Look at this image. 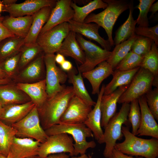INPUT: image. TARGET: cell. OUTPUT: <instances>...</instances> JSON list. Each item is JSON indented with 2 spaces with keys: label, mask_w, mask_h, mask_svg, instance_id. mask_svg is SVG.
<instances>
[{
  "label": "cell",
  "mask_w": 158,
  "mask_h": 158,
  "mask_svg": "<svg viewBox=\"0 0 158 158\" xmlns=\"http://www.w3.org/2000/svg\"><path fill=\"white\" fill-rule=\"evenodd\" d=\"M74 95L72 86L66 87L54 96L48 98L42 107L37 109L41 125L44 130L60 122L61 116Z\"/></svg>",
  "instance_id": "cell-1"
},
{
  "label": "cell",
  "mask_w": 158,
  "mask_h": 158,
  "mask_svg": "<svg viewBox=\"0 0 158 158\" xmlns=\"http://www.w3.org/2000/svg\"><path fill=\"white\" fill-rule=\"evenodd\" d=\"M129 130V126H122V132L125 140L121 143H116L114 147L125 154L145 158H157L158 139L138 138L133 135Z\"/></svg>",
  "instance_id": "cell-2"
},
{
  "label": "cell",
  "mask_w": 158,
  "mask_h": 158,
  "mask_svg": "<svg viewBox=\"0 0 158 158\" xmlns=\"http://www.w3.org/2000/svg\"><path fill=\"white\" fill-rule=\"evenodd\" d=\"M45 131L48 136L63 133L71 135L75 141L74 156L85 154L88 149L93 148L96 146L94 141H87V138L93 137L94 136L91 130L84 123L60 122Z\"/></svg>",
  "instance_id": "cell-3"
},
{
  "label": "cell",
  "mask_w": 158,
  "mask_h": 158,
  "mask_svg": "<svg viewBox=\"0 0 158 158\" xmlns=\"http://www.w3.org/2000/svg\"><path fill=\"white\" fill-rule=\"evenodd\" d=\"M107 4L105 9L97 14L91 13L85 18L84 23L94 22L103 28L106 32L111 47L114 46L112 38L113 27L120 15L129 9L130 1L126 0H104Z\"/></svg>",
  "instance_id": "cell-4"
},
{
  "label": "cell",
  "mask_w": 158,
  "mask_h": 158,
  "mask_svg": "<svg viewBox=\"0 0 158 158\" xmlns=\"http://www.w3.org/2000/svg\"><path fill=\"white\" fill-rule=\"evenodd\" d=\"M122 104L119 111L115 114L104 128L103 143H105V145L103 155L105 158H109L111 155L117 141L122 139L123 125L129 126L130 124L128 119L130 104L125 103Z\"/></svg>",
  "instance_id": "cell-5"
},
{
  "label": "cell",
  "mask_w": 158,
  "mask_h": 158,
  "mask_svg": "<svg viewBox=\"0 0 158 158\" xmlns=\"http://www.w3.org/2000/svg\"><path fill=\"white\" fill-rule=\"evenodd\" d=\"M11 126L16 131V137L18 138L32 139L41 143L48 136L41 126L36 106L24 118Z\"/></svg>",
  "instance_id": "cell-6"
},
{
  "label": "cell",
  "mask_w": 158,
  "mask_h": 158,
  "mask_svg": "<svg viewBox=\"0 0 158 158\" xmlns=\"http://www.w3.org/2000/svg\"><path fill=\"white\" fill-rule=\"evenodd\" d=\"M154 76L148 70L140 67L128 87L119 98L118 103H129L145 95L152 89Z\"/></svg>",
  "instance_id": "cell-7"
},
{
  "label": "cell",
  "mask_w": 158,
  "mask_h": 158,
  "mask_svg": "<svg viewBox=\"0 0 158 158\" xmlns=\"http://www.w3.org/2000/svg\"><path fill=\"white\" fill-rule=\"evenodd\" d=\"M76 39L85 56L84 63L78 66V71L82 73L93 69L100 63L107 61L111 55V51L85 40L80 34L76 33Z\"/></svg>",
  "instance_id": "cell-8"
},
{
  "label": "cell",
  "mask_w": 158,
  "mask_h": 158,
  "mask_svg": "<svg viewBox=\"0 0 158 158\" xmlns=\"http://www.w3.org/2000/svg\"><path fill=\"white\" fill-rule=\"evenodd\" d=\"M54 54H45L44 57L46 68L45 80L46 90L48 98L51 97L62 91L66 87L67 74L58 67L55 60Z\"/></svg>",
  "instance_id": "cell-9"
},
{
  "label": "cell",
  "mask_w": 158,
  "mask_h": 158,
  "mask_svg": "<svg viewBox=\"0 0 158 158\" xmlns=\"http://www.w3.org/2000/svg\"><path fill=\"white\" fill-rule=\"evenodd\" d=\"M72 138L64 133L48 136L44 142L40 143L38 156L41 158H45L51 154L62 153H68L70 156H74V143Z\"/></svg>",
  "instance_id": "cell-10"
},
{
  "label": "cell",
  "mask_w": 158,
  "mask_h": 158,
  "mask_svg": "<svg viewBox=\"0 0 158 158\" xmlns=\"http://www.w3.org/2000/svg\"><path fill=\"white\" fill-rule=\"evenodd\" d=\"M70 31L68 23H63L39 34L36 43L45 54H54Z\"/></svg>",
  "instance_id": "cell-11"
},
{
  "label": "cell",
  "mask_w": 158,
  "mask_h": 158,
  "mask_svg": "<svg viewBox=\"0 0 158 158\" xmlns=\"http://www.w3.org/2000/svg\"><path fill=\"white\" fill-rule=\"evenodd\" d=\"M92 109V106L74 95L61 116L60 122L70 123H84Z\"/></svg>",
  "instance_id": "cell-12"
},
{
  "label": "cell",
  "mask_w": 158,
  "mask_h": 158,
  "mask_svg": "<svg viewBox=\"0 0 158 158\" xmlns=\"http://www.w3.org/2000/svg\"><path fill=\"white\" fill-rule=\"evenodd\" d=\"M56 1L55 0H26L21 3L3 5L2 11L8 13L9 16L13 17L32 15L44 7H54Z\"/></svg>",
  "instance_id": "cell-13"
},
{
  "label": "cell",
  "mask_w": 158,
  "mask_h": 158,
  "mask_svg": "<svg viewBox=\"0 0 158 158\" xmlns=\"http://www.w3.org/2000/svg\"><path fill=\"white\" fill-rule=\"evenodd\" d=\"M71 0H57L47 22L42 29L40 34L43 33L52 28L72 20L74 11L71 6Z\"/></svg>",
  "instance_id": "cell-14"
},
{
  "label": "cell",
  "mask_w": 158,
  "mask_h": 158,
  "mask_svg": "<svg viewBox=\"0 0 158 158\" xmlns=\"http://www.w3.org/2000/svg\"><path fill=\"white\" fill-rule=\"evenodd\" d=\"M40 143L32 139L15 136L7 158H34Z\"/></svg>",
  "instance_id": "cell-15"
},
{
  "label": "cell",
  "mask_w": 158,
  "mask_h": 158,
  "mask_svg": "<svg viewBox=\"0 0 158 158\" xmlns=\"http://www.w3.org/2000/svg\"><path fill=\"white\" fill-rule=\"evenodd\" d=\"M141 115V121L136 135L147 136L158 139V125L150 111L144 95L138 99Z\"/></svg>",
  "instance_id": "cell-16"
},
{
  "label": "cell",
  "mask_w": 158,
  "mask_h": 158,
  "mask_svg": "<svg viewBox=\"0 0 158 158\" xmlns=\"http://www.w3.org/2000/svg\"><path fill=\"white\" fill-rule=\"evenodd\" d=\"M70 31L83 35L91 40L98 42L103 49L109 51L112 47L109 41L102 38L99 35L100 26L95 23H79L72 20L68 22Z\"/></svg>",
  "instance_id": "cell-17"
},
{
  "label": "cell",
  "mask_w": 158,
  "mask_h": 158,
  "mask_svg": "<svg viewBox=\"0 0 158 158\" xmlns=\"http://www.w3.org/2000/svg\"><path fill=\"white\" fill-rule=\"evenodd\" d=\"M130 84L119 87L112 93L107 95H103L102 96L100 103L102 127L104 128L116 113L119 99Z\"/></svg>",
  "instance_id": "cell-18"
},
{
  "label": "cell",
  "mask_w": 158,
  "mask_h": 158,
  "mask_svg": "<svg viewBox=\"0 0 158 158\" xmlns=\"http://www.w3.org/2000/svg\"><path fill=\"white\" fill-rule=\"evenodd\" d=\"M105 86L104 84L102 85L98 95L97 99L94 107L90 112L84 123L93 133L95 139L100 144L103 143L104 133L101 126L102 113L100 103Z\"/></svg>",
  "instance_id": "cell-19"
},
{
  "label": "cell",
  "mask_w": 158,
  "mask_h": 158,
  "mask_svg": "<svg viewBox=\"0 0 158 158\" xmlns=\"http://www.w3.org/2000/svg\"><path fill=\"white\" fill-rule=\"evenodd\" d=\"M30 101L23 104H11L3 107L0 121L9 126L24 118L35 106Z\"/></svg>",
  "instance_id": "cell-20"
},
{
  "label": "cell",
  "mask_w": 158,
  "mask_h": 158,
  "mask_svg": "<svg viewBox=\"0 0 158 158\" xmlns=\"http://www.w3.org/2000/svg\"><path fill=\"white\" fill-rule=\"evenodd\" d=\"M16 85L30 97L38 109L42 107L48 98L45 79L32 83H18Z\"/></svg>",
  "instance_id": "cell-21"
},
{
  "label": "cell",
  "mask_w": 158,
  "mask_h": 158,
  "mask_svg": "<svg viewBox=\"0 0 158 158\" xmlns=\"http://www.w3.org/2000/svg\"><path fill=\"white\" fill-rule=\"evenodd\" d=\"M114 72L109 64L104 61L99 63L96 68L82 74L83 77L87 79L90 83L92 88V94L98 95L102 82L112 75Z\"/></svg>",
  "instance_id": "cell-22"
},
{
  "label": "cell",
  "mask_w": 158,
  "mask_h": 158,
  "mask_svg": "<svg viewBox=\"0 0 158 158\" xmlns=\"http://www.w3.org/2000/svg\"><path fill=\"white\" fill-rule=\"evenodd\" d=\"M31 101L30 97L11 83L0 85V102L3 107L11 104H23Z\"/></svg>",
  "instance_id": "cell-23"
},
{
  "label": "cell",
  "mask_w": 158,
  "mask_h": 158,
  "mask_svg": "<svg viewBox=\"0 0 158 158\" xmlns=\"http://www.w3.org/2000/svg\"><path fill=\"white\" fill-rule=\"evenodd\" d=\"M54 8L44 7L33 15V20L29 32L24 40V44L36 43L41 30L48 20Z\"/></svg>",
  "instance_id": "cell-24"
},
{
  "label": "cell",
  "mask_w": 158,
  "mask_h": 158,
  "mask_svg": "<svg viewBox=\"0 0 158 158\" xmlns=\"http://www.w3.org/2000/svg\"><path fill=\"white\" fill-rule=\"evenodd\" d=\"M33 15L13 17H4L3 25L15 35L25 39L30 28Z\"/></svg>",
  "instance_id": "cell-25"
},
{
  "label": "cell",
  "mask_w": 158,
  "mask_h": 158,
  "mask_svg": "<svg viewBox=\"0 0 158 158\" xmlns=\"http://www.w3.org/2000/svg\"><path fill=\"white\" fill-rule=\"evenodd\" d=\"M57 53L71 57L80 65L85 61L84 52L77 40L76 33L72 31L64 40Z\"/></svg>",
  "instance_id": "cell-26"
},
{
  "label": "cell",
  "mask_w": 158,
  "mask_h": 158,
  "mask_svg": "<svg viewBox=\"0 0 158 158\" xmlns=\"http://www.w3.org/2000/svg\"><path fill=\"white\" fill-rule=\"evenodd\" d=\"M77 72L76 68L73 67L67 74L68 82L73 85L75 95L88 105L94 106L96 102L92 99L85 86L82 73L78 71L77 73Z\"/></svg>",
  "instance_id": "cell-27"
},
{
  "label": "cell",
  "mask_w": 158,
  "mask_h": 158,
  "mask_svg": "<svg viewBox=\"0 0 158 158\" xmlns=\"http://www.w3.org/2000/svg\"><path fill=\"white\" fill-rule=\"evenodd\" d=\"M140 68L139 67L127 71L115 69L112 75V79L105 85L103 95L109 94L119 87L130 84Z\"/></svg>",
  "instance_id": "cell-28"
},
{
  "label": "cell",
  "mask_w": 158,
  "mask_h": 158,
  "mask_svg": "<svg viewBox=\"0 0 158 158\" xmlns=\"http://www.w3.org/2000/svg\"><path fill=\"white\" fill-rule=\"evenodd\" d=\"M41 54L28 65L17 76L22 82H30L41 78L44 72V57Z\"/></svg>",
  "instance_id": "cell-29"
},
{
  "label": "cell",
  "mask_w": 158,
  "mask_h": 158,
  "mask_svg": "<svg viewBox=\"0 0 158 158\" xmlns=\"http://www.w3.org/2000/svg\"><path fill=\"white\" fill-rule=\"evenodd\" d=\"M129 9V13L127 19L115 32V37L113 40L114 45L128 40L135 34L136 21L133 17L134 7L133 0L130 1Z\"/></svg>",
  "instance_id": "cell-30"
},
{
  "label": "cell",
  "mask_w": 158,
  "mask_h": 158,
  "mask_svg": "<svg viewBox=\"0 0 158 158\" xmlns=\"http://www.w3.org/2000/svg\"><path fill=\"white\" fill-rule=\"evenodd\" d=\"M71 6L74 11L72 20L78 23H83L86 17L92 11L98 9H105L107 4L102 0H94L90 1L84 6L80 7L72 1Z\"/></svg>",
  "instance_id": "cell-31"
},
{
  "label": "cell",
  "mask_w": 158,
  "mask_h": 158,
  "mask_svg": "<svg viewBox=\"0 0 158 158\" xmlns=\"http://www.w3.org/2000/svg\"><path fill=\"white\" fill-rule=\"evenodd\" d=\"M24 39L15 36L0 42V62L20 51L24 44Z\"/></svg>",
  "instance_id": "cell-32"
},
{
  "label": "cell",
  "mask_w": 158,
  "mask_h": 158,
  "mask_svg": "<svg viewBox=\"0 0 158 158\" xmlns=\"http://www.w3.org/2000/svg\"><path fill=\"white\" fill-rule=\"evenodd\" d=\"M138 36L135 34L131 37L115 45L111 55L106 61L114 70L118 63L131 51L132 44Z\"/></svg>",
  "instance_id": "cell-33"
},
{
  "label": "cell",
  "mask_w": 158,
  "mask_h": 158,
  "mask_svg": "<svg viewBox=\"0 0 158 158\" xmlns=\"http://www.w3.org/2000/svg\"><path fill=\"white\" fill-rule=\"evenodd\" d=\"M16 132L11 126L7 125L0 121V153L7 157Z\"/></svg>",
  "instance_id": "cell-34"
},
{
  "label": "cell",
  "mask_w": 158,
  "mask_h": 158,
  "mask_svg": "<svg viewBox=\"0 0 158 158\" xmlns=\"http://www.w3.org/2000/svg\"><path fill=\"white\" fill-rule=\"evenodd\" d=\"M42 52L41 48L36 43L31 44H24L20 50L18 69L26 66Z\"/></svg>",
  "instance_id": "cell-35"
},
{
  "label": "cell",
  "mask_w": 158,
  "mask_h": 158,
  "mask_svg": "<svg viewBox=\"0 0 158 158\" xmlns=\"http://www.w3.org/2000/svg\"><path fill=\"white\" fill-rule=\"evenodd\" d=\"M153 42L151 49L143 57L140 67L147 69L154 76L158 75V49Z\"/></svg>",
  "instance_id": "cell-36"
},
{
  "label": "cell",
  "mask_w": 158,
  "mask_h": 158,
  "mask_svg": "<svg viewBox=\"0 0 158 158\" xmlns=\"http://www.w3.org/2000/svg\"><path fill=\"white\" fill-rule=\"evenodd\" d=\"M143 57L130 51L118 63L115 69L127 71L140 67Z\"/></svg>",
  "instance_id": "cell-37"
},
{
  "label": "cell",
  "mask_w": 158,
  "mask_h": 158,
  "mask_svg": "<svg viewBox=\"0 0 158 158\" xmlns=\"http://www.w3.org/2000/svg\"><path fill=\"white\" fill-rule=\"evenodd\" d=\"M130 102L128 119L132 126L131 133L136 136L141 123V113L138 99L134 100Z\"/></svg>",
  "instance_id": "cell-38"
},
{
  "label": "cell",
  "mask_w": 158,
  "mask_h": 158,
  "mask_svg": "<svg viewBox=\"0 0 158 158\" xmlns=\"http://www.w3.org/2000/svg\"><path fill=\"white\" fill-rule=\"evenodd\" d=\"M154 42L151 39L142 36H138L133 43L131 51L144 57L150 51Z\"/></svg>",
  "instance_id": "cell-39"
},
{
  "label": "cell",
  "mask_w": 158,
  "mask_h": 158,
  "mask_svg": "<svg viewBox=\"0 0 158 158\" xmlns=\"http://www.w3.org/2000/svg\"><path fill=\"white\" fill-rule=\"evenodd\" d=\"M139 4L135 7L139 10V13L136 20V24L139 26L148 27L149 21L147 15L151 5L155 0H139Z\"/></svg>",
  "instance_id": "cell-40"
},
{
  "label": "cell",
  "mask_w": 158,
  "mask_h": 158,
  "mask_svg": "<svg viewBox=\"0 0 158 158\" xmlns=\"http://www.w3.org/2000/svg\"><path fill=\"white\" fill-rule=\"evenodd\" d=\"M20 53L8 57L0 62V67L8 78L14 75L18 69V64Z\"/></svg>",
  "instance_id": "cell-41"
},
{
  "label": "cell",
  "mask_w": 158,
  "mask_h": 158,
  "mask_svg": "<svg viewBox=\"0 0 158 158\" xmlns=\"http://www.w3.org/2000/svg\"><path fill=\"white\" fill-rule=\"evenodd\" d=\"M148 108L155 120H158V88L152 89L145 95Z\"/></svg>",
  "instance_id": "cell-42"
},
{
  "label": "cell",
  "mask_w": 158,
  "mask_h": 158,
  "mask_svg": "<svg viewBox=\"0 0 158 158\" xmlns=\"http://www.w3.org/2000/svg\"><path fill=\"white\" fill-rule=\"evenodd\" d=\"M135 33L138 36H142L152 40L158 46V24L150 27L138 26L135 28Z\"/></svg>",
  "instance_id": "cell-43"
},
{
  "label": "cell",
  "mask_w": 158,
  "mask_h": 158,
  "mask_svg": "<svg viewBox=\"0 0 158 158\" xmlns=\"http://www.w3.org/2000/svg\"><path fill=\"white\" fill-rule=\"evenodd\" d=\"M4 19V17H0V42L6 38L15 36L3 25Z\"/></svg>",
  "instance_id": "cell-44"
},
{
  "label": "cell",
  "mask_w": 158,
  "mask_h": 158,
  "mask_svg": "<svg viewBox=\"0 0 158 158\" xmlns=\"http://www.w3.org/2000/svg\"><path fill=\"white\" fill-rule=\"evenodd\" d=\"M109 158H143V157H134L132 156H128L114 147L111 155Z\"/></svg>",
  "instance_id": "cell-45"
},
{
  "label": "cell",
  "mask_w": 158,
  "mask_h": 158,
  "mask_svg": "<svg viewBox=\"0 0 158 158\" xmlns=\"http://www.w3.org/2000/svg\"><path fill=\"white\" fill-rule=\"evenodd\" d=\"M61 68L64 71L68 72L71 71L73 66L71 62L68 60H65L61 65Z\"/></svg>",
  "instance_id": "cell-46"
},
{
  "label": "cell",
  "mask_w": 158,
  "mask_h": 158,
  "mask_svg": "<svg viewBox=\"0 0 158 158\" xmlns=\"http://www.w3.org/2000/svg\"><path fill=\"white\" fill-rule=\"evenodd\" d=\"M158 10V1L153 3L150 6L149 12H151V15L149 19H151L154 17V15Z\"/></svg>",
  "instance_id": "cell-47"
},
{
  "label": "cell",
  "mask_w": 158,
  "mask_h": 158,
  "mask_svg": "<svg viewBox=\"0 0 158 158\" xmlns=\"http://www.w3.org/2000/svg\"><path fill=\"white\" fill-rule=\"evenodd\" d=\"M69 155L66 153L52 154L49 155L45 158H70Z\"/></svg>",
  "instance_id": "cell-48"
},
{
  "label": "cell",
  "mask_w": 158,
  "mask_h": 158,
  "mask_svg": "<svg viewBox=\"0 0 158 158\" xmlns=\"http://www.w3.org/2000/svg\"><path fill=\"white\" fill-rule=\"evenodd\" d=\"M57 53L55 56V61L56 63L61 65L66 60L64 56L60 53Z\"/></svg>",
  "instance_id": "cell-49"
},
{
  "label": "cell",
  "mask_w": 158,
  "mask_h": 158,
  "mask_svg": "<svg viewBox=\"0 0 158 158\" xmlns=\"http://www.w3.org/2000/svg\"><path fill=\"white\" fill-rule=\"evenodd\" d=\"M17 0H3L0 3L4 6H8L16 4Z\"/></svg>",
  "instance_id": "cell-50"
},
{
  "label": "cell",
  "mask_w": 158,
  "mask_h": 158,
  "mask_svg": "<svg viewBox=\"0 0 158 158\" xmlns=\"http://www.w3.org/2000/svg\"><path fill=\"white\" fill-rule=\"evenodd\" d=\"M152 86L158 88V75L154 76L152 83Z\"/></svg>",
  "instance_id": "cell-51"
},
{
  "label": "cell",
  "mask_w": 158,
  "mask_h": 158,
  "mask_svg": "<svg viewBox=\"0 0 158 158\" xmlns=\"http://www.w3.org/2000/svg\"><path fill=\"white\" fill-rule=\"evenodd\" d=\"M11 83L10 79L8 78H5L0 79V85L6 84Z\"/></svg>",
  "instance_id": "cell-52"
},
{
  "label": "cell",
  "mask_w": 158,
  "mask_h": 158,
  "mask_svg": "<svg viewBox=\"0 0 158 158\" xmlns=\"http://www.w3.org/2000/svg\"><path fill=\"white\" fill-rule=\"evenodd\" d=\"M92 155L90 154L87 155L86 154L80 155V156H73L70 158H90Z\"/></svg>",
  "instance_id": "cell-53"
},
{
  "label": "cell",
  "mask_w": 158,
  "mask_h": 158,
  "mask_svg": "<svg viewBox=\"0 0 158 158\" xmlns=\"http://www.w3.org/2000/svg\"><path fill=\"white\" fill-rule=\"evenodd\" d=\"M7 78L4 72L0 67V79H2Z\"/></svg>",
  "instance_id": "cell-54"
},
{
  "label": "cell",
  "mask_w": 158,
  "mask_h": 158,
  "mask_svg": "<svg viewBox=\"0 0 158 158\" xmlns=\"http://www.w3.org/2000/svg\"><path fill=\"white\" fill-rule=\"evenodd\" d=\"M3 107L0 102V118L2 114L3 110Z\"/></svg>",
  "instance_id": "cell-55"
},
{
  "label": "cell",
  "mask_w": 158,
  "mask_h": 158,
  "mask_svg": "<svg viewBox=\"0 0 158 158\" xmlns=\"http://www.w3.org/2000/svg\"><path fill=\"white\" fill-rule=\"evenodd\" d=\"M3 5L0 2V13L2 11V8Z\"/></svg>",
  "instance_id": "cell-56"
},
{
  "label": "cell",
  "mask_w": 158,
  "mask_h": 158,
  "mask_svg": "<svg viewBox=\"0 0 158 158\" xmlns=\"http://www.w3.org/2000/svg\"><path fill=\"white\" fill-rule=\"evenodd\" d=\"M0 158H7L6 157L3 155H2L1 154V155H0Z\"/></svg>",
  "instance_id": "cell-57"
},
{
  "label": "cell",
  "mask_w": 158,
  "mask_h": 158,
  "mask_svg": "<svg viewBox=\"0 0 158 158\" xmlns=\"http://www.w3.org/2000/svg\"><path fill=\"white\" fill-rule=\"evenodd\" d=\"M41 158L40 157H39L38 156H37L36 157H35V158Z\"/></svg>",
  "instance_id": "cell-58"
},
{
  "label": "cell",
  "mask_w": 158,
  "mask_h": 158,
  "mask_svg": "<svg viewBox=\"0 0 158 158\" xmlns=\"http://www.w3.org/2000/svg\"><path fill=\"white\" fill-rule=\"evenodd\" d=\"M90 158H92V156H91V157Z\"/></svg>",
  "instance_id": "cell-59"
},
{
  "label": "cell",
  "mask_w": 158,
  "mask_h": 158,
  "mask_svg": "<svg viewBox=\"0 0 158 158\" xmlns=\"http://www.w3.org/2000/svg\"><path fill=\"white\" fill-rule=\"evenodd\" d=\"M0 155H1V154H0Z\"/></svg>",
  "instance_id": "cell-60"
}]
</instances>
